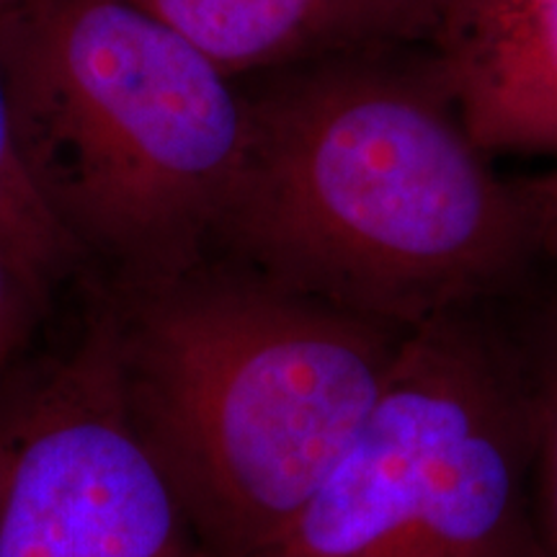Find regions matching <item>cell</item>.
Masks as SVG:
<instances>
[{"instance_id": "6da1fadb", "label": "cell", "mask_w": 557, "mask_h": 557, "mask_svg": "<svg viewBox=\"0 0 557 557\" xmlns=\"http://www.w3.org/2000/svg\"><path fill=\"white\" fill-rule=\"evenodd\" d=\"M243 83L248 143L214 253L406 329L491 308L540 259L519 184L465 127L431 47Z\"/></svg>"}, {"instance_id": "7a4b0ae2", "label": "cell", "mask_w": 557, "mask_h": 557, "mask_svg": "<svg viewBox=\"0 0 557 557\" xmlns=\"http://www.w3.org/2000/svg\"><path fill=\"white\" fill-rule=\"evenodd\" d=\"M129 426L212 557L267 547L364 429L416 329L225 253L94 308Z\"/></svg>"}, {"instance_id": "3957f363", "label": "cell", "mask_w": 557, "mask_h": 557, "mask_svg": "<svg viewBox=\"0 0 557 557\" xmlns=\"http://www.w3.org/2000/svg\"><path fill=\"white\" fill-rule=\"evenodd\" d=\"M13 143L34 194L109 282L214 253L248 143L246 83L137 0L0 13Z\"/></svg>"}, {"instance_id": "277c9868", "label": "cell", "mask_w": 557, "mask_h": 557, "mask_svg": "<svg viewBox=\"0 0 557 557\" xmlns=\"http://www.w3.org/2000/svg\"><path fill=\"white\" fill-rule=\"evenodd\" d=\"M532 426L524 346L487 308L418 325L351 447L250 557H537Z\"/></svg>"}, {"instance_id": "5b68a950", "label": "cell", "mask_w": 557, "mask_h": 557, "mask_svg": "<svg viewBox=\"0 0 557 557\" xmlns=\"http://www.w3.org/2000/svg\"><path fill=\"white\" fill-rule=\"evenodd\" d=\"M5 421L0 557H212L129 426L96 312Z\"/></svg>"}, {"instance_id": "8992f818", "label": "cell", "mask_w": 557, "mask_h": 557, "mask_svg": "<svg viewBox=\"0 0 557 557\" xmlns=\"http://www.w3.org/2000/svg\"><path fill=\"white\" fill-rule=\"evenodd\" d=\"M431 50L487 156L557 158V0H451Z\"/></svg>"}, {"instance_id": "52a82bcc", "label": "cell", "mask_w": 557, "mask_h": 557, "mask_svg": "<svg viewBox=\"0 0 557 557\" xmlns=\"http://www.w3.org/2000/svg\"><path fill=\"white\" fill-rule=\"evenodd\" d=\"M238 81L338 54L434 45L451 0H137Z\"/></svg>"}, {"instance_id": "ba28073f", "label": "cell", "mask_w": 557, "mask_h": 557, "mask_svg": "<svg viewBox=\"0 0 557 557\" xmlns=\"http://www.w3.org/2000/svg\"><path fill=\"white\" fill-rule=\"evenodd\" d=\"M0 250L45 292L86 267L26 178L13 143L3 70H0Z\"/></svg>"}, {"instance_id": "9c48e42d", "label": "cell", "mask_w": 557, "mask_h": 557, "mask_svg": "<svg viewBox=\"0 0 557 557\" xmlns=\"http://www.w3.org/2000/svg\"><path fill=\"white\" fill-rule=\"evenodd\" d=\"M524 346L532 382V529L537 557H557V299Z\"/></svg>"}, {"instance_id": "30bf717a", "label": "cell", "mask_w": 557, "mask_h": 557, "mask_svg": "<svg viewBox=\"0 0 557 557\" xmlns=\"http://www.w3.org/2000/svg\"><path fill=\"white\" fill-rule=\"evenodd\" d=\"M50 292L0 250V367L32 336Z\"/></svg>"}, {"instance_id": "8fae6325", "label": "cell", "mask_w": 557, "mask_h": 557, "mask_svg": "<svg viewBox=\"0 0 557 557\" xmlns=\"http://www.w3.org/2000/svg\"><path fill=\"white\" fill-rule=\"evenodd\" d=\"M517 184L524 197L529 222H532L537 256L557 267V165L542 176L517 181Z\"/></svg>"}, {"instance_id": "7c38bea8", "label": "cell", "mask_w": 557, "mask_h": 557, "mask_svg": "<svg viewBox=\"0 0 557 557\" xmlns=\"http://www.w3.org/2000/svg\"><path fill=\"white\" fill-rule=\"evenodd\" d=\"M0 377H3V374H0ZM9 462H11V436H9V421H5V389H3V380H0V493H3Z\"/></svg>"}, {"instance_id": "4fadbf2b", "label": "cell", "mask_w": 557, "mask_h": 557, "mask_svg": "<svg viewBox=\"0 0 557 557\" xmlns=\"http://www.w3.org/2000/svg\"><path fill=\"white\" fill-rule=\"evenodd\" d=\"M21 3H26V0H0V13L13 11V9H16V5H21Z\"/></svg>"}]
</instances>
